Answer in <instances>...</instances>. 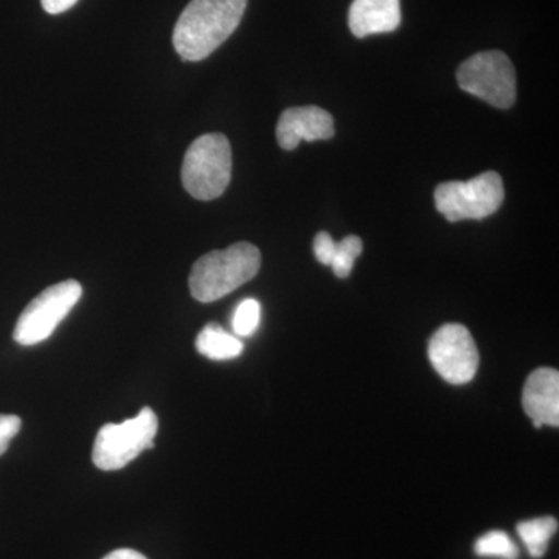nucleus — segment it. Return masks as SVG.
I'll return each instance as SVG.
<instances>
[{"label": "nucleus", "mask_w": 559, "mask_h": 559, "mask_svg": "<svg viewBox=\"0 0 559 559\" xmlns=\"http://www.w3.org/2000/svg\"><path fill=\"white\" fill-rule=\"evenodd\" d=\"M159 419L153 409L145 407L138 417L116 425L103 426L95 439L92 460L103 471H117L130 465L143 451L153 450Z\"/></svg>", "instance_id": "5"}, {"label": "nucleus", "mask_w": 559, "mask_h": 559, "mask_svg": "<svg viewBox=\"0 0 559 559\" xmlns=\"http://www.w3.org/2000/svg\"><path fill=\"white\" fill-rule=\"evenodd\" d=\"M336 252V241L326 231H320L314 238V255L319 263L330 266Z\"/></svg>", "instance_id": "18"}, {"label": "nucleus", "mask_w": 559, "mask_h": 559, "mask_svg": "<svg viewBox=\"0 0 559 559\" xmlns=\"http://www.w3.org/2000/svg\"><path fill=\"white\" fill-rule=\"evenodd\" d=\"M83 296V288L75 280L51 285L35 297L22 311L14 329V341L24 347L49 340L58 325L68 318Z\"/></svg>", "instance_id": "7"}, {"label": "nucleus", "mask_w": 559, "mask_h": 559, "mask_svg": "<svg viewBox=\"0 0 559 559\" xmlns=\"http://www.w3.org/2000/svg\"><path fill=\"white\" fill-rule=\"evenodd\" d=\"M401 24V0H353L349 31L356 38L392 33Z\"/></svg>", "instance_id": "11"}, {"label": "nucleus", "mask_w": 559, "mask_h": 559, "mask_svg": "<svg viewBox=\"0 0 559 559\" xmlns=\"http://www.w3.org/2000/svg\"><path fill=\"white\" fill-rule=\"evenodd\" d=\"M197 349L200 355L212 360H229L238 358L245 352L240 337L227 333L218 323H209L198 334Z\"/></svg>", "instance_id": "12"}, {"label": "nucleus", "mask_w": 559, "mask_h": 559, "mask_svg": "<svg viewBox=\"0 0 559 559\" xmlns=\"http://www.w3.org/2000/svg\"><path fill=\"white\" fill-rule=\"evenodd\" d=\"M21 426L17 415H0V455L9 450L10 441L20 433Z\"/></svg>", "instance_id": "17"}, {"label": "nucleus", "mask_w": 559, "mask_h": 559, "mask_svg": "<svg viewBox=\"0 0 559 559\" xmlns=\"http://www.w3.org/2000/svg\"><path fill=\"white\" fill-rule=\"evenodd\" d=\"M476 554L484 558L518 559L520 550L506 532H489L477 539Z\"/></svg>", "instance_id": "14"}, {"label": "nucleus", "mask_w": 559, "mask_h": 559, "mask_svg": "<svg viewBox=\"0 0 559 559\" xmlns=\"http://www.w3.org/2000/svg\"><path fill=\"white\" fill-rule=\"evenodd\" d=\"M558 532V521L546 516L538 520L524 521L518 525V535L527 547L530 557L543 558L549 549L551 536Z\"/></svg>", "instance_id": "13"}, {"label": "nucleus", "mask_w": 559, "mask_h": 559, "mask_svg": "<svg viewBox=\"0 0 559 559\" xmlns=\"http://www.w3.org/2000/svg\"><path fill=\"white\" fill-rule=\"evenodd\" d=\"M333 135V117L318 106L289 108L280 116L277 142L283 150H296L301 140L316 142V140H329Z\"/></svg>", "instance_id": "9"}, {"label": "nucleus", "mask_w": 559, "mask_h": 559, "mask_svg": "<svg viewBox=\"0 0 559 559\" xmlns=\"http://www.w3.org/2000/svg\"><path fill=\"white\" fill-rule=\"evenodd\" d=\"M460 90L499 109L516 102V72L503 51L488 50L473 55L457 70Z\"/></svg>", "instance_id": "6"}, {"label": "nucleus", "mask_w": 559, "mask_h": 559, "mask_svg": "<svg viewBox=\"0 0 559 559\" xmlns=\"http://www.w3.org/2000/svg\"><path fill=\"white\" fill-rule=\"evenodd\" d=\"M261 267V253L250 242H237L224 250L201 257L191 270V296L202 304H212L250 282Z\"/></svg>", "instance_id": "2"}, {"label": "nucleus", "mask_w": 559, "mask_h": 559, "mask_svg": "<svg viewBox=\"0 0 559 559\" xmlns=\"http://www.w3.org/2000/svg\"><path fill=\"white\" fill-rule=\"evenodd\" d=\"M103 559H148V558L143 557V555L139 554L138 550L119 549V550L110 551L108 557H105Z\"/></svg>", "instance_id": "20"}, {"label": "nucleus", "mask_w": 559, "mask_h": 559, "mask_svg": "<svg viewBox=\"0 0 559 559\" xmlns=\"http://www.w3.org/2000/svg\"><path fill=\"white\" fill-rule=\"evenodd\" d=\"M44 10L49 14H61L72 9L79 0H40Z\"/></svg>", "instance_id": "19"}, {"label": "nucleus", "mask_w": 559, "mask_h": 559, "mask_svg": "<svg viewBox=\"0 0 559 559\" xmlns=\"http://www.w3.org/2000/svg\"><path fill=\"white\" fill-rule=\"evenodd\" d=\"M362 240L356 235H349L344 240L336 242V252L330 266L340 278H347L352 274L355 261L362 253Z\"/></svg>", "instance_id": "15"}, {"label": "nucleus", "mask_w": 559, "mask_h": 559, "mask_svg": "<svg viewBox=\"0 0 559 559\" xmlns=\"http://www.w3.org/2000/svg\"><path fill=\"white\" fill-rule=\"evenodd\" d=\"M261 320V305L259 300L246 299L238 305L231 318V329L235 336H252L259 330Z\"/></svg>", "instance_id": "16"}, {"label": "nucleus", "mask_w": 559, "mask_h": 559, "mask_svg": "<svg viewBox=\"0 0 559 559\" xmlns=\"http://www.w3.org/2000/svg\"><path fill=\"white\" fill-rule=\"evenodd\" d=\"M433 200L437 210L450 223L484 219L498 212L506 200V189L498 173L485 171L469 180L440 183Z\"/></svg>", "instance_id": "4"}, {"label": "nucleus", "mask_w": 559, "mask_h": 559, "mask_svg": "<svg viewBox=\"0 0 559 559\" xmlns=\"http://www.w3.org/2000/svg\"><path fill=\"white\" fill-rule=\"evenodd\" d=\"M525 414L539 429L547 425L559 426V373L554 369H538L530 374L522 393Z\"/></svg>", "instance_id": "10"}, {"label": "nucleus", "mask_w": 559, "mask_h": 559, "mask_svg": "<svg viewBox=\"0 0 559 559\" xmlns=\"http://www.w3.org/2000/svg\"><path fill=\"white\" fill-rule=\"evenodd\" d=\"M428 356L437 373L450 384H468L479 369V352L469 330L447 323L430 337Z\"/></svg>", "instance_id": "8"}, {"label": "nucleus", "mask_w": 559, "mask_h": 559, "mask_svg": "<svg viewBox=\"0 0 559 559\" xmlns=\"http://www.w3.org/2000/svg\"><path fill=\"white\" fill-rule=\"evenodd\" d=\"M231 148L226 135L204 134L191 143L182 164L183 189L194 200L212 201L229 187Z\"/></svg>", "instance_id": "3"}, {"label": "nucleus", "mask_w": 559, "mask_h": 559, "mask_svg": "<svg viewBox=\"0 0 559 559\" xmlns=\"http://www.w3.org/2000/svg\"><path fill=\"white\" fill-rule=\"evenodd\" d=\"M248 0H191L176 22L173 46L183 61H202L230 38Z\"/></svg>", "instance_id": "1"}]
</instances>
